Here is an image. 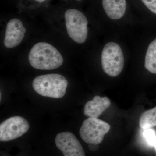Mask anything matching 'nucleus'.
I'll return each mask as SVG.
<instances>
[{"mask_svg":"<svg viewBox=\"0 0 156 156\" xmlns=\"http://www.w3.org/2000/svg\"><path fill=\"white\" fill-rule=\"evenodd\" d=\"M29 61L36 69L50 70L60 67L63 58L57 49L45 42H40L34 45L28 56Z\"/></svg>","mask_w":156,"mask_h":156,"instance_id":"nucleus-1","label":"nucleus"},{"mask_svg":"<svg viewBox=\"0 0 156 156\" xmlns=\"http://www.w3.org/2000/svg\"><path fill=\"white\" fill-rule=\"evenodd\" d=\"M67 86V80L58 74L39 76L32 83L33 88L39 95L54 98L63 97Z\"/></svg>","mask_w":156,"mask_h":156,"instance_id":"nucleus-2","label":"nucleus"},{"mask_svg":"<svg viewBox=\"0 0 156 156\" xmlns=\"http://www.w3.org/2000/svg\"><path fill=\"white\" fill-rule=\"evenodd\" d=\"M101 65L108 75L116 77L123 69L124 57L119 45L114 42H109L103 48L101 53Z\"/></svg>","mask_w":156,"mask_h":156,"instance_id":"nucleus-3","label":"nucleus"},{"mask_svg":"<svg viewBox=\"0 0 156 156\" xmlns=\"http://www.w3.org/2000/svg\"><path fill=\"white\" fill-rule=\"evenodd\" d=\"M65 19L70 37L78 44H83L88 33V21L85 15L76 9H70L66 11Z\"/></svg>","mask_w":156,"mask_h":156,"instance_id":"nucleus-4","label":"nucleus"},{"mask_svg":"<svg viewBox=\"0 0 156 156\" xmlns=\"http://www.w3.org/2000/svg\"><path fill=\"white\" fill-rule=\"evenodd\" d=\"M111 127L107 123L98 118L89 117L83 123L80 130L82 139L88 144L101 143L105 135L108 133Z\"/></svg>","mask_w":156,"mask_h":156,"instance_id":"nucleus-5","label":"nucleus"},{"mask_svg":"<svg viewBox=\"0 0 156 156\" xmlns=\"http://www.w3.org/2000/svg\"><path fill=\"white\" fill-rule=\"evenodd\" d=\"M27 120L20 116L11 117L0 125V141H10L25 134L29 129Z\"/></svg>","mask_w":156,"mask_h":156,"instance_id":"nucleus-6","label":"nucleus"},{"mask_svg":"<svg viewBox=\"0 0 156 156\" xmlns=\"http://www.w3.org/2000/svg\"><path fill=\"white\" fill-rule=\"evenodd\" d=\"M55 143L64 156H85L83 147L72 133L63 132L59 133L55 138Z\"/></svg>","mask_w":156,"mask_h":156,"instance_id":"nucleus-7","label":"nucleus"},{"mask_svg":"<svg viewBox=\"0 0 156 156\" xmlns=\"http://www.w3.org/2000/svg\"><path fill=\"white\" fill-rule=\"evenodd\" d=\"M26 31L20 20L14 18L8 23L4 40V45L6 48L17 47L22 42Z\"/></svg>","mask_w":156,"mask_h":156,"instance_id":"nucleus-8","label":"nucleus"},{"mask_svg":"<svg viewBox=\"0 0 156 156\" xmlns=\"http://www.w3.org/2000/svg\"><path fill=\"white\" fill-rule=\"evenodd\" d=\"M110 105V100L108 98L96 95L92 100L86 104L84 108V115L91 118H98Z\"/></svg>","mask_w":156,"mask_h":156,"instance_id":"nucleus-9","label":"nucleus"},{"mask_svg":"<svg viewBox=\"0 0 156 156\" xmlns=\"http://www.w3.org/2000/svg\"><path fill=\"white\" fill-rule=\"evenodd\" d=\"M102 6L107 16L112 19H119L126 13V0H102Z\"/></svg>","mask_w":156,"mask_h":156,"instance_id":"nucleus-10","label":"nucleus"},{"mask_svg":"<svg viewBox=\"0 0 156 156\" xmlns=\"http://www.w3.org/2000/svg\"><path fill=\"white\" fill-rule=\"evenodd\" d=\"M144 66L150 72L156 74V39L149 45L146 54Z\"/></svg>","mask_w":156,"mask_h":156,"instance_id":"nucleus-11","label":"nucleus"},{"mask_svg":"<svg viewBox=\"0 0 156 156\" xmlns=\"http://www.w3.org/2000/svg\"><path fill=\"white\" fill-rule=\"evenodd\" d=\"M139 126L143 129L156 126V107L144 112L141 115L139 119Z\"/></svg>","mask_w":156,"mask_h":156,"instance_id":"nucleus-12","label":"nucleus"},{"mask_svg":"<svg viewBox=\"0 0 156 156\" xmlns=\"http://www.w3.org/2000/svg\"><path fill=\"white\" fill-rule=\"evenodd\" d=\"M143 133L144 137L149 145L154 147L156 146V134L155 131L151 128L144 129Z\"/></svg>","mask_w":156,"mask_h":156,"instance_id":"nucleus-13","label":"nucleus"},{"mask_svg":"<svg viewBox=\"0 0 156 156\" xmlns=\"http://www.w3.org/2000/svg\"><path fill=\"white\" fill-rule=\"evenodd\" d=\"M144 4L154 14H156V0H141Z\"/></svg>","mask_w":156,"mask_h":156,"instance_id":"nucleus-14","label":"nucleus"},{"mask_svg":"<svg viewBox=\"0 0 156 156\" xmlns=\"http://www.w3.org/2000/svg\"><path fill=\"white\" fill-rule=\"evenodd\" d=\"M89 150L92 151H97L99 148V144H98L91 143L89 144L88 146Z\"/></svg>","mask_w":156,"mask_h":156,"instance_id":"nucleus-15","label":"nucleus"},{"mask_svg":"<svg viewBox=\"0 0 156 156\" xmlns=\"http://www.w3.org/2000/svg\"><path fill=\"white\" fill-rule=\"evenodd\" d=\"M35 1H37V2H39L41 3L46 1V0H35Z\"/></svg>","mask_w":156,"mask_h":156,"instance_id":"nucleus-16","label":"nucleus"},{"mask_svg":"<svg viewBox=\"0 0 156 156\" xmlns=\"http://www.w3.org/2000/svg\"><path fill=\"white\" fill-rule=\"evenodd\" d=\"M154 148L156 154V146Z\"/></svg>","mask_w":156,"mask_h":156,"instance_id":"nucleus-17","label":"nucleus"},{"mask_svg":"<svg viewBox=\"0 0 156 156\" xmlns=\"http://www.w3.org/2000/svg\"><path fill=\"white\" fill-rule=\"evenodd\" d=\"M77 1H81V0H77Z\"/></svg>","mask_w":156,"mask_h":156,"instance_id":"nucleus-18","label":"nucleus"}]
</instances>
